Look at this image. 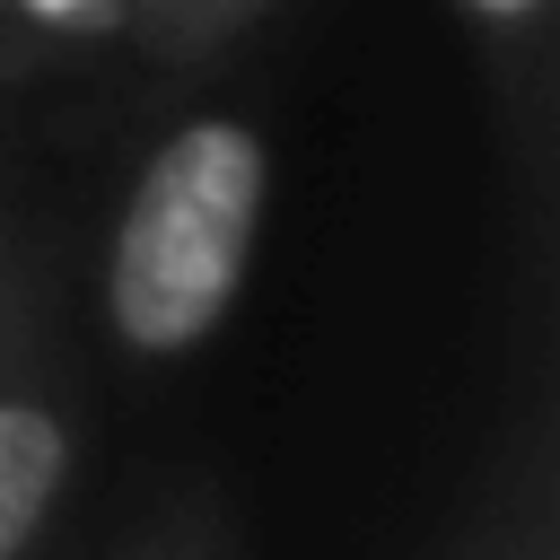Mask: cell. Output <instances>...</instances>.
Returning a JSON list of instances; mask_svg holds the SVG:
<instances>
[{"mask_svg":"<svg viewBox=\"0 0 560 560\" xmlns=\"http://www.w3.org/2000/svg\"><path fill=\"white\" fill-rule=\"evenodd\" d=\"M271 201V149L236 114H192L158 140V158L131 175L114 254H105V315L114 341L140 359L201 350L254 262Z\"/></svg>","mask_w":560,"mask_h":560,"instance_id":"1","label":"cell"},{"mask_svg":"<svg viewBox=\"0 0 560 560\" xmlns=\"http://www.w3.org/2000/svg\"><path fill=\"white\" fill-rule=\"evenodd\" d=\"M70 481V420L35 394H0V560H26Z\"/></svg>","mask_w":560,"mask_h":560,"instance_id":"2","label":"cell"},{"mask_svg":"<svg viewBox=\"0 0 560 560\" xmlns=\"http://www.w3.org/2000/svg\"><path fill=\"white\" fill-rule=\"evenodd\" d=\"M18 26H35V35H114V26H131V9H149V0H0Z\"/></svg>","mask_w":560,"mask_h":560,"instance_id":"3","label":"cell"},{"mask_svg":"<svg viewBox=\"0 0 560 560\" xmlns=\"http://www.w3.org/2000/svg\"><path fill=\"white\" fill-rule=\"evenodd\" d=\"M464 9H472L481 26H534V18H542V0H464Z\"/></svg>","mask_w":560,"mask_h":560,"instance_id":"4","label":"cell"},{"mask_svg":"<svg viewBox=\"0 0 560 560\" xmlns=\"http://www.w3.org/2000/svg\"><path fill=\"white\" fill-rule=\"evenodd\" d=\"M192 9H210V0H192Z\"/></svg>","mask_w":560,"mask_h":560,"instance_id":"5","label":"cell"}]
</instances>
